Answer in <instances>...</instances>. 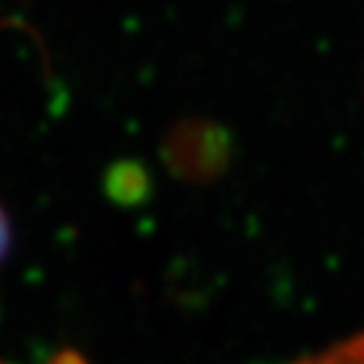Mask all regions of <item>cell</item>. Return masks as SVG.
I'll return each instance as SVG.
<instances>
[{
    "instance_id": "cell-1",
    "label": "cell",
    "mask_w": 364,
    "mask_h": 364,
    "mask_svg": "<svg viewBox=\"0 0 364 364\" xmlns=\"http://www.w3.org/2000/svg\"><path fill=\"white\" fill-rule=\"evenodd\" d=\"M299 364H364V334H357L336 347L306 357Z\"/></svg>"
},
{
    "instance_id": "cell-2",
    "label": "cell",
    "mask_w": 364,
    "mask_h": 364,
    "mask_svg": "<svg viewBox=\"0 0 364 364\" xmlns=\"http://www.w3.org/2000/svg\"><path fill=\"white\" fill-rule=\"evenodd\" d=\"M8 248H11V220H8V215L0 208V261L6 258Z\"/></svg>"
}]
</instances>
